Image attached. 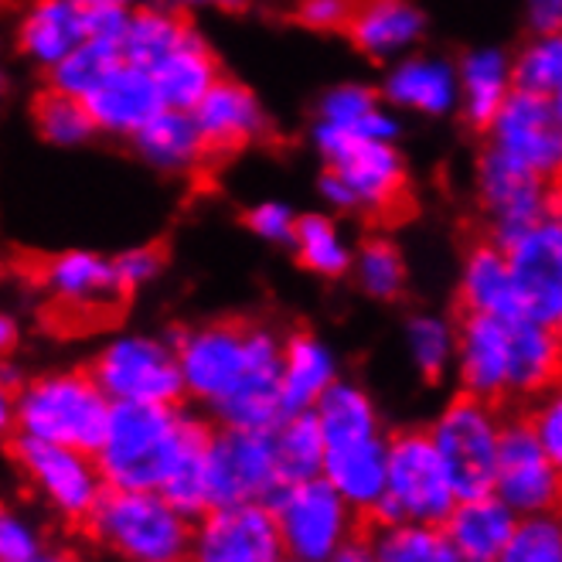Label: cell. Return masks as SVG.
Instances as JSON below:
<instances>
[{
  "label": "cell",
  "instance_id": "cell-1",
  "mask_svg": "<svg viewBox=\"0 0 562 562\" xmlns=\"http://www.w3.org/2000/svg\"><path fill=\"white\" fill-rule=\"evenodd\" d=\"M184 403L215 426L273 429L286 413L280 400L283 335L262 321H209L171 330Z\"/></svg>",
  "mask_w": 562,
  "mask_h": 562
},
{
  "label": "cell",
  "instance_id": "cell-2",
  "mask_svg": "<svg viewBox=\"0 0 562 562\" xmlns=\"http://www.w3.org/2000/svg\"><path fill=\"white\" fill-rule=\"evenodd\" d=\"M215 423L188 403L140 406L113 403L103 443L95 447V468L106 487L160 491L191 521L209 508L205 502V453Z\"/></svg>",
  "mask_w": 562,
  "mask_h": 562
},
{
  "label": "cell",
  "instance_id": "cell-3",
  "mask_svg": "<svg viewBox=\"0 0 562 562\" xmlns=\"http://www.w3.org/2000/svg\"><path fill=\"white\" fill-rule=\"evenodd\" d=\"M314 150L324 160L321 198L330 215L395 218L409 202V164L400 144L358 140L314 123Z\"/></svg>",
  "mask_w": 562,
  "mask_h": 562
},
{
  "label": "cell",
  "instance_id": "cell-4",
  "mask_svg": "<svg viewBox=\"0 0 562 562\" xmlns=\"http://www.w3.org/2000/svg\"><path fill=\"white\" fill-rule=\"evenodd\" d=\"M82 532L116 562H188L191 518L160 491L106 487Z\"/></svg>",
  "mask_w": 562,
  "mask_h": 562
},
{
  "label": "cell",
  "instance_id": "cell-5",
  "mask_svg": "<svg viewBox=\"0 0 562 562\" xmlns=\"http://www.w3.org/2000/svg\"><path fill=\"white\" fill-rule=\"evenodd\" d=\"M110 395L89 369L27 375L18 389V434L95 453L110 419Z\"/></svg>",
  "mask_w": 562,
  "mask_h": 562
},
{
  "label": "cell",
  "instance_id": "cell-6",
  "mask_svg": "<svg viewBox=\"0 0 562 562\" xmlns=\"http://www.w3.org/2000/svg\"><path fill=\"white\" fill-rule=\"evenodd\" d=\"M457 505V491L440 464V453L426 426H406L385 443V491L366 525H443Z\"/></svg>",
  "mask_w": 562,
  "mask_h": 562
},
{
  "label": "cell",
  "instance_id": "cell-7",
  "mask_svg": "<svg viewBox=\"0 0 562 562\" xmlns=\"http://www.w3.org/2000/svg\"><path fill=\"white\" fill-rule=\"evenodd\" d=\"M11 464L24 487L52 518H58L69 528H82L89 512L95 508L99 494L106 491V481L95 468V457L61 447V443H45L35 437H14L8 443Z\"/></svg>",
  "mask_w": 562,
  "mask_h": 562
},
{
  "label": "cell",
  "instance_id": "cell-8",
  "mask_svg": "<svg viewBox=\"0 0 562 562\" xmlns=\"http://www.w3.org/2000/svg\"><path fill=\"white\" fill-rule=\"evenodd\" d=\"M502 423H505L502 406L474 400L468 392H457L437 413V419L426 426L457 498L491 494Z\"/></svg>",
  "mask_w": 562,
  "mask_h": 562
},
{
  "label": "cell",
  "instance_id": "cell-9",
  "mask_svg": "<svg viewBox=\"0 0 562 562\" xmlns=\"http://www.w3.org/2000/svg\"><path fill=\"white\" fill-rule=\"evenodd\" d=\"M92 379L110 395V403L178 406L184 403V382L171 338L123 330L95 351Z\"/></svg>",
  "mask_w": 562,
  "mask_h": 562
},
{
  "label": "cell",
  "instance_id": "cell-10",
  "mask_svg": "<svg viewBox=\"0 0 562 562\" xmlns=\"http://www.w3.org/2000/svg\"><path fill=\"white\" fill-rule=\"evenodd\" d=\"M267 505L277 518L283 552L304 562H327L355 532L366 528V521L324 477L280 484Z\"/></svg>",
  "mask_w": 562,
  "mask_h": 562
},
{
  "label": "cell",
  "instance_id": "cell-11",
  "mask_svg": "<svg viewBox=\"0 0 562 562\" xmlns=\"http://www.w3.org/2000/svg\"><path fill=\"white\" fill-rule=\"evenodd\" d=\"M474 191L477 205L487 222V236L494 246H508L536 222L559 212V181L539 178L518 168L494 150H481L474 168Z\"/></svg>",
  "mask_w": 562,
  "mask_h": 562
},
{
  "label": "cell",
  "instance_id": "cell-12",
  "mask_svg": "<svg viewBox=\"0 0 562 562\" xmlns=\"http://www.w3.org/2000/svg\"><path fill=\"white\" fill-rule=\"evenodd\" d=\"M484 147L518 168L559 181L562 171V99L515 92L484 126Z\"/></svg>",
  "mask_w": 562,
  "mask_h": 562
},
{
  "label": "cell",
  "instance_id": "cell-13",
  "mask_svg": "<svg viewBox=\"0 0 562 562\" xmlns=\"http://www.w3.org/2000/svg\"><path fill=\"white\" fill-rule=\"evenodd\" d=\"M280 487L270 429L215 426L205 453V502L209 508L239 502H270ZM205 508V512H209Z\"/></svg>",
  "mask_w": 562,
  "mask_h": 562
},
{
  "label": "cell",
  "instance_id": "cell-14",
  "mask_svg": "<svg viewBox=\"0 0 562 562\" xmlns=\"http://www.w3.org/2000/svg\"><path fill=\"white\" fill-rule=\"evenodd\" d=\"M562 464L539 447L525 416H508L502 423L498 457H494L491 494L505 502L518 518L559 512L562 498Z\"/></svg>",
  "mask_w": 562,
  "mask_h": 562
},
{
  "label": "cell",
  "instance_id": "cell-15",
  "mask_svg": "<svg viewBox=\"0 0 562 562\" xmlns=\"http://www.w3.org/2000/svg\"><path fill=\"white\" fill-rule=\"evenodd\" d=\"M280 528L267 502H239L202 512L191 521L188 562H277Z\"/></svg>",
  "mask_w": 562,
  "mask_h": 562
},
{
  "label": "cell",
  "instance_id": "cell-16",
  "mask_svg": "<svg viewBox=\"0 0 562 562\" xmlns=\"http://www.w3.org/2000/svg\"><path fill=\"white\" fill-rule=\"evenodd\" d=\"M521 317L562 327V212L546 215L505 246Z\"/></svg>",
  "mask_w": 562,
  "mask_h": 562
},
{
  "label": "cell",
  "instance_id": "cell-17",
  "mask_svg": "<svg viewBox=\"0 0 562 562\" xmlns=\"http://www.w3.org/2000/svg\"><path fill=\"white\" fill-rule=\"evenodd\" d=\"M188 113L209 157L239 154L273 134V120L262 106V99L246 82L228 76H218Z\"/></svg>",
  "mask_w": 562,
  "mask_h": 562
},
{
  "label": "cell",
  "instance_id": "cell-18",
  "mask_svg": "<svg viewBox=\"0 0 562 562\" xmlns=\"http://www.w3.org/2000/svg\"><path fill=\"white\" fill-rule=\"evenodd\" d=\"M38 280L52 304L69 311L76 317H110L126 293L116 283L113 256L92 252V249H65L42 262Z\"/></svg>",
  "mask_w": 562,
  "mask_h": 562
},
{
  "label": "cell",
  "instance_id": "cell-19",
  "mask_svg": "<svg viewBox=\"0 0 562 562\" xmlns=\"http://www.w3.org/2000/svg\"><path fill=\"white\" fill-rule=\"evenodd\" d=\"M450 375L457 379V392L505 406L508 403V321L487 314H460Z\"/></svg>",
  "mask_w": 562,
  "mask_h": 562
},
{
  "label": "cell",
  "instance_id": "cell-20",
  "mask_svg": "<svg viewBox=\"0 0 562 562\" xmlns=\"http://www.w3.org/2000/svg\"><path fill=\"white\" fill-rule=\"evenodd\" d=\"M382 103L395 113L443 120L457 113V65L443 55L409 52L385 65Z\"/></svg>",
  "mask_w": 562,
  "mask_h": 562
},
{
  "label": "cell",
  "instance_id": "cell-21",
  "mask_svg": "<svg viewBox=\"0 0 562 562\" xmlns=\"http://www.w3.org/2000/svg\"><path fill=\"white\" fill-rule=\"evenodd\" d=\"M82 106L95 123V134L116 140H130L154 113L164 110L154 79L140 65H130L123 58L82 95Z\"/></svg>",
  "mask_w": 562,
  "mask_h": 562
},
{
  "label": "cell",
  "instance_id": "cell-22",
  "mask_svg": "<svg viewBox=\"0 0 562 562\" xmlns=\"http://www.w3.org/2000/svg\"><path fill=\"white\" fill-rule=\"evenodd\" d=\"M426 14L416 0H355L345 35L372 61H395L426 38Z\"/></svg>",
  "mask_w": 562,
  "mask_h": 562
},
{
  "label": "cell",
  "instance_id": "cell-23",
  "mask_svg": "<svg viewBox=\"0 0 562 562\" xmlns=\"http://www.w3.org/2000/svg\"><path fill=\"white\" fill-rule=\"evenodd\" d=\"M341 379L338 355L321 335L296 327L280 345V400L283 413H311L321 395Z\"/></svg>",
  "mask_w": 562,
  "mask_h": 562
},
{
  "label": "cell",
  "instance_id": "cell-24",
  "mask_svg": "<svg viewBox=\"0 0 562 562\" xmlns=\"http://www.w3.org/2000/svg\"><path fill=\"white\" fill-rule=\"evenodd\" d=\"M562 369L559 327L515 317L508 321V403H532L552 392Z\"/></svg>",
  "mask_w": 562,
  "mask_h": 562
},
{
  "label": "cell",
  "instance_id": "cell-25",
  "mask_svg": "<svg viewBox=\"0 0 562 562\" xmlns=\"http://www.w3.org/2000/svg\"><path fill=\"white\" fill-rule=\"evenodd\" d=\"M144 72L154 79L164 106L191 110L198 99L212 89V82L222 76V61H218L212 42L191 24L184 35Z\"/></svg>",
  "mask_w": 562,
  "mask_h": 562
},
{
  "label": "cell",
  "instance_id": "cell-26",
  "mask_svg": "<svg viewBox=\"0 0 562 562\" xmlns=\"http://www.w3.org/2000/svg\"><path fill=\"white\" fill-rule=\"evenodd\" d=\"M385 443L389 434L369 437V440H355V443H338V447H324L321 460V477L335 487L348 508L366 521L375 505L382 502L385 491Z\"/></svg>",
  "mask_w": 562,
  "mask_h": 562
},
{
  "label": "cell",
  "instance_id": "cell-27",
  "mask_svg": "<svg viewBox=\"0 0 562 562\" xmlns=\"http://www.w3.org/2000/svg\"><path fill=\"white\" fill-rule=\"evenodd\" d=\"M89 38V18L82 8L69 4V0H31L21 11L14 42L18 52L48 72L55 61H61L76 45Z\"/></svg>",
  "mask_w": 562,
  "mask_h": 562
},
{
  "label": "cell",
  "instance_id": "cell-28",
  "mask_svg": "<svg viewBox=\"0 0 562 562\" xmlns=\"http://www.w3.org/2000/svg\"><path fill=\"white\" fill-rule=\"evenodd\" d=\"M457 301H460V314H487L502 321L521 317L515 280L502 246L481 239L468 249L457 277Z\"/></svg>",
  "mask_w": 562,
  "mask_h": 562
},
{
  "label": "cell",
  "instance_id": "cell-29",
  "mask_svg": "<svg viewBox=\"0 0 562 562\" xmlns=\"http://www.w3.org/2000/svg\"><path fill=\"white\" fill-rule=\"evenodd\" d=\"M327 130L358 137V140H385L400 144L403 120L392 106L382 103L379 89L361 82H338L317 99V120Z\"/></svg>",
  "mask_w": 562,
  "mask_h": 562
},
{
  "label": "cell",
  "instance_id": "cell-30",
  "mask_svg": "<svg viewBox=\"0 0 562 562\" xmlns=\"http://www.w3.org/2000/svg\"><path fill=\"white\" fill-rule=\"evenodd\" d=\"M515 525L518 515L505 502L494 494H477V498H457L440 528L464 562H494L512 539Z\"/></svg>",
  "mask_w": 562,
  "mask_h": 562
},
{
  "label": "cell",
  "instance_id": "cell-31",
  "mask_svg": "<svg viewBox=\"0 0 562 562\" xmlns=\"http://www.w3.org/2000/svg\"><path fill=\"white\" fill-rule=\"evenodd\" d=\"M453 65H457V113L477 134H484V126L512 95V55L494 45H484L460 55V61Z\"/></svg>",
  "mask_w": 562,
  "mask_h": 562
},
{
  "label": "cell",
  "instance_id": "cell-32",
  "mask_svg": "<svg viewBox=\"0 0 562 562\" xmlns=\"http://www.w3.org/2000/svg\"><path fill=\"white\" fill-rule=\"evenodd\" d=\"M134 154L147 164V168L160 175H194L209 160V150L198 137L188 110H168L154 113L134 137H130Z\"/></svg>",
  "mask_w": 562,
  "mask_h": 562
},
{
  "label": "cell",
  "instance_id": "cell-33",
  "mask_svg": "<svg viewBox=\"0 0 562 562\" xmlns=\"http://www.w3.org/2000/svg\"><path fill=\"white\" fill-rule=\"evenodd\" d=\"M311 413L317 419L324 447L355 443V440H369V437L385 434V423H382V413L372 400V392L351 379H338L321 395Z\"/></svg>",
  "mask_w": 562,
  "mask_h": 562
},
{
  "label": "cell",
  "instance_id": "cell-34",
  "mask_svg": "<svg viewBox=\"0 0 562 562\" xmlns=\"http://www.w3.org/2000/svg\"><path fill=\"white\" fill-rule=\"evenodd\" d=\"M290 249L307 273L324 277V280L348 277L351 256H355L348 233L341 228L338 215H330V212H301L296 215Z\"/></svg>",
  "mask_w": 562,
  "mask_h": 562
},
{
  "label": "cell",
  "instance_id": "cell-35",
  "mask_svg": "<svg viewBox=\"0 0 562 562\" xmlns=\"http://www.w3.org/2000/svg\"><path fill=\"white\" fill-rule=\"evenodd\" d=\"M191 27V18L150 4V0H140V4L130 8L123 35H120V55L130 65H140V69H150V65L168 52L184 31Z\"/></svg>",
  "mask_w": 562,
  "mask_h": 562
},
{
  "label": "cell",
  "instance_id": "cell-36",
  "mask_svg": "<svg viewBox=\"0 0 562 562\" xmlns=\"http://www.w3.org/2000/svg\"><path fill=\"white\" fill-rule=\"evenodd\" d=\"M348 273L361 286V293L372 296V301H382V304L403 301V293L409 286V262H406L400 243L385 233L366 236L358 243Z\"/></svg>",
  "mask_w": 562,
  "mask_h": 562
},
{
  "label": "cell",
  "instance_id": "cell-37",
  "mask_svg": "<svg viewBox=\"0 0 562 562\" xmlns=\"http://www.w3.org/2000/svg\"><path fill=\"white\" fill-rule=\"evenodd\" d=\"M403 338H406L409 366L426 385H440L450 379L453 348H457V321L434 314V311H419L406 321Z\"/></svg>",
  "mask_w": 562,
  "mask_h": 562
},
{
  "label": "cell",
  "instance_id": "cell-38",
  "mask_svg": "<svg viewBox=\"0 0 562 562\" xmlns=\"http://www.w3.org/2000/svg\"><path fill=\"white\" fill-rule=\"evenodd\" d=\"M375 562H464L440 525H366Z\"/></svg>",
  "mask_w": 562,
  "mask_h": 562
},
{
  "label": "cell",
  "instance_id": "cell-39",
  "mask_svg": "<svg viewBox=\"0 0 562 562\" xmlns=\"http://www.w3.org/2000/svg\"><path fill=\"white\" fill-rule=\"evenodd\" d=\"M270 440H273V460H277L280 484L321 477L324 437L317 429L314 413H286L270 429Z\"/></svg>",
  "mask_w": 562,
  "mask_h": 562
},
{
  "label": "cell",
  "instance_id": "cell-40",
  "mask_svg": "<svg viewBox=\"0 0 562 562\" xmlns=\"http://www.w3.org/2000/svg\"><path fill=\"white\" fill-rule=\"evenodd\" d=\"M31 123H35V134L45 144L65 147V150L86 147L99 137L89 110L82 106V99L65 95L48 86L35 95V103H31Z\"/></svg>",
  "mask_w": 562,
  "mask_h": 562
},
{
  "label": "cell",
  "instance_id": "cell-41",
  "mask_svg": "<svg viewBox=\"0 0 562 562\" xmlns=\"http://www.w3.org/2000/svg\"><path fill=\"white\" fill-rule=\"evenodd\" d=\"M120 45L116 42H103V38H86L82 45H76L61 61H55L45 72V86L58 89L65 95L82 99L99 79H103L113 65L120 61Z\"/></svg>",
  "mask_w": 562,
  "mask_h": 562
},
{
  "label": "cell",
  "instance_id": "cell-42",
  "mask_svg": "<svg viewBox=\"0 0 562 562\" xmlns=\"http://www.w3.org/2000/svg\"><path fill=\"white\" fill-rule=\"evenodd\" d=\"M512 89L562 95V35H532L518 55H512Z\"/></svg>",
  "mask_w": 562,
  "mask_h": 562
},
{
  "label": "cell",
  "instance_id": "cell-43",
  "mask_svg": "<svg viewBox=\"0 0 562 562\" xmlns=\"http://www.w3.org/2000/svg\"><path fill=\"white\" fill-rule=\"evenodd\" d=\"M494 562H562V525L559 512L518 518L512 539Z\"/></svg>",
  "mask_w": 562,
  "mask_h": 562
},
{
  "label": "cell",
  "instance_id": "cell-44",
  "mask_svg": "<svg viewBox=\"0 0 562 562\" xmlns=\"http://www.w3.org/2000/svg\"><path fill=\"white\" fill-rule=\"evenodd\" d=\"M48 549L45 528L27 512L0 498V562H27Z\"/></svg>",
  "mask_w": 562,
  "mask_h": 562
},
{
  "label": "cell",
  "instance_id": "cell-45",
  "mask_svg": "<svg viewBox=\"0 0 562 562\" xmlns=\"http://www.w3.org/2000/svg\"><path fill=\"white\" fill-rule=\"evenodd\" d=\"M164 256L160 246H134V249H123L120 256H113V270H116V283L120 290L130 296L144 286H150L160 273H164Z\"/></svg>",
  "mask_w": 562,
  "mask_h": 562
},
{
  "label": "cell",
  "instance_id": "cell-46",
  "mask_svg": "<svg viewBox=\"0 0 562 562\" xmlns=\"http://www.w3.org/2000/svg\"><path fill=\"white\" fill-rule=\"evenodd\" d=\"M296 215H301V212H296L293 205L280 202V198H267V202H259V205H252L246 212V228L262 243L290 249Z\"/></svg>",
  "mask_w": 562,
  "mask_h": 562
},
{
  "label": "cell",
  "instance_id": "cell-47",
  "mask_svg": "<svg viewBox=\"0 0 562 562\" xmlns=\"http://www.w3.org/2000/svg\"><path fill=\"white\" fill-rule=\"evenodd\" d=\"M525 423L532 429V437L539 440V447L562 464V400L559 392H546L539 400H532V409L525 413Z\"/></svg>",
  "mask_w": 562,
  "mask_h": 562
},
{
  "label": "cell",
  "instance_id": "cell-48",
  "mask_svg": "<svg viewBox=\"0 0 562 562\" xmlns=\"http://www.w3.org/2000/svg\"><path fill=\"white\" fill-rule=\"evenodd\" d=\"M351 4L355 0H293V18L307 31L330 35V31H345Z\"/></svg>",
  "mask_w": 562,
  "mask_h": 562
},
{
  "label": "cell",
  "instance_id": "cell-49",
  "mask_svg": "<svg viewBox=\"0 0 562 562\" xmlns=\"http://www.w3.org/2000/svg\"><path fill=\"white\" fill-rule=\"evenodd\" d=\"M525 21L532 35H559L562 31V0H525Z\"/></svg>",
  "mask_w": 562,
  "mask_h": 562
},
{
  "label": "cell",
  "instance_id": "cell-50",
  "mask_svg": "<svg viewBox=\"0 0 562 562\" xmlns=\"http://www.w3.org/2000/svg\"><path fill=\"white\" fill-rule=\"evenodd\" d=\"M150 4H160V8H171L184 18L191 14H236V11H246L249 0H150Z\"/></svg>",
  "mask_w": 562,
  "mask_h": 562
},
{
  "label": "cell",
  "instance_id": "cell-51",
  "mask_svg": "<svg viewBox=\"0 0 562 562\" xmlns=\"http://www.w3.org/2000/svg\"><path fill=\"white\" fill-rule=\"evenodd\" d=\"M18 437V389L0 382V450Z\"/></svg>",
  "mask_w": 562,
  "mask_h": 562
},
{
  "label": "cell",
  "instance_id": "cell-52",
  "mask_svg": "<svg viewBox=\"0 0 562 562\" xmlns=\"http://www.w3.org/2000/svg\"><path fill=\"white\" fill-rule=\"evenodd\" d=\"M327 562H375V552H372V542L366 536V528H361V532H355Z\"/></svg>",
  "mask_w": 562,
  "mask_h": 562
},
{
  "label": "cell",
  "instance_id": "cell-53",
  "mask_svg": "<svg viewBox=\"0 0 562 562\" xmlns=\"http://www.w3.org/2000/svg\"><path fill=\"white\" fill-rule=\"evenodd\" d=\"M21 348V324L11 311L0 307V358H11Z\"/></svg>",
  "mask_w": 562,
  "mask_h": 562
},
{
  "label": "cell",
  "instance_id": "cell-54",
  "mask_svg": "<svg viewBox=\"0 0 562 562\" xmlns=\"http://www.w3.org/2000/svg\"><path fill=\"white\" fill-rule=\"evenodd\" d=\"M27 562H86V559L69 552V549H42L35 559H27Z\"/></svg>",
  "mask_w": 562,
  "mask_h": 562
},
{
  "label": "cell",
  "instance_id": "cell-55",
  "mask_svg": "<svg viewBox=\"0 0 562 562\" xmlns=\"http://www.w3.org/2000/svg\"><path fill=\"white\" fill-rule=\"evenodd\" d=\"M69 4L82 11H95V8H130V4H137V0H69Z\"/></svg>",
  "mask_w": 562,
  "mask_h": 562
},
{
  "label": "cell",
  "instance_id": "cell-56",
  "mask_svg": "<svg viewBox=\"0 0 562 562\" xmlns=\"http://www.w3.org/2000/svg\"><path fill=\"white\" fill-rule=\"evenodd\" d=\"M8 92H11V82H8V76H4V72H0V106H4Z\"/></svg>",
  "mask_w": 562,
  "mask_h": 562
},
{
  "label": "cell",
  "instance_id": "cell-57",
  "mask_svg": "<svg viewBox=\"0 0 562 562\" xmlns=\"http://www.w3.org/2000/svg\"><path fill=\"white\" fill-rule=\"evenodd\" d=\"M277 562H304V559H293V555H283V559H277Z\"/></svg>",
  "mask_w": 562,
  "mask_h": 562
},
{
  "label": "cell",
  "instance_id": "cell-58",
  "mask_svg": "<svg viewBox=\"0 0 562 562\" xmlns=\"http://www.w3.org/2000/svg\"><path fill=\"white\" fill-rule=\"evenodd\" d=\"M290 4H293V0H290Z\"/></svg>",
  "mask_w": 562,
  "mask_h": 562
}]
</instances>
